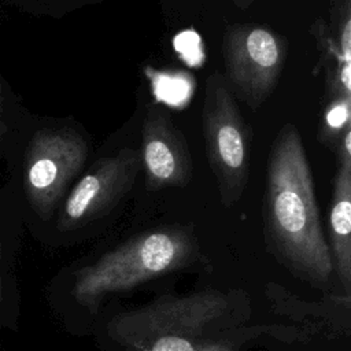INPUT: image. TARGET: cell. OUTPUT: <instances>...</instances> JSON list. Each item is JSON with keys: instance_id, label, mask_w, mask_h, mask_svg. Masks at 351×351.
<instances>
[{"instance_id": "1", "label": "cell", "mask_w": 351, "mask_h": 351, "mask_svg": "<svg viewBox=\"0 0 351 351\" xmlns=\"http://www.w3.org/2000/svg\"><path fill=\"white\" fill-rule=\"evenodd\" d=\"M265 230L274 252L299 277L326 285L335 271L298 128L285 123L271 144L263 197Z\"/></svg>"}, {"instance_id": "2", "label": "cell", "mask_w": 351, "mask_h": 351, "mask_svg": "<svg viewBox=\"0 0 351 351\" xmlns=\"http://www.w3.org/2000/svg\"><path fill=\"white\" fill-rule=\"evenodd\" d=\"M234 311L229 292L162 295L114 315L107 332L125 351H239L241 319Z\"/></svg>"}, {"instance_id": "3", "label": "cell", "mask_w": 351, "mask_h": 351, "mask_svg": "<svg viewBox=\"0 0 351 351\" xmlns=\"http://www.w3.org/2000/svg\"><path fill=\"white\" fill-rule=\"evenodd\" d=\"M196 248L192 233L182 226L141 232L80 269L71 293L81 306L93 310L110 295L130 291L182 269L191 262Z\"/></svg>"}, {"instance_id": "4", "label": "cell", "mask_w": 351, "mask_h": 351, "mask_svg": "<svg viewBox=\"0 0 351 351\" xmlns=\"http://www.w3.org/2000/svg\"><path fill=\"white\" fill-rule=\"evenodd\" d=\"M202 121L207 160L218 184L219 199L225 207H230L240 200L248 181L251 132L218 71L206 81Z\"/></svg>"}, {"instance_id": "5", "label": "cell", "mask_w": 351, "mask_h": 351, "mask_svg": "<svg viewBox=\"0 0 351 351\" xmlns=\"http://www.w3.org/2000/svg\"><path fill=\"white\" fill-rule=\"evenodd\" d=\"M287 55V38L267 26H228L222 36V77L233 97L250 108H259L274 90Z\"/></svg>"}, {"instance_id": "6", "label": "cell", "mask_w": 351, "mask_h": 351, "mask_svg": "<svg viewBox=\"0 0 351 351\" xmlns=\"http://www.w3.org/2000/svg\"><path fill=\"white\" fill-rule=\"evenodd\" d=\"M88 154L86 140L73 129L36 133L25 160V191L41 218L51 217L66 188L81 171Z\"/></svg>"}, {"instance_id": "7", "label": "cell", "mask_w": 351, "mask_h": 351, "mask_svg": "<svg viewBox=\"0 0 351 351\" xmlns=\"http://www.w3.org/2000/svg\"><path fill=\"white\" fill-rule=\"evenodd\" d=\"M140 170V152L133 148L95 160L70 191L59 215V229H77L108 214L132 189Z\"/></svg>"}, {"instance_id": "8", "label": "cell", "mask_w": 351, "mask_h": 351, "mask_svg": "<svg viewBox=\"0 0 351 351\" xmlns=\"http://www.w3.org/2000/svg\"><path fill=\"white\" fill-rule=\"evenodd\" d=\"M138 152L148 191L185 186L192 180L188 143L160 106L147 108Z\"/></svg>"}, {"instance_id": "9", "label": "cell", "mask_w": 351, "mask_h": 351, "mask_svg": "<svg viewBox=\"0 0 351 351\" xmlns=\"http://www.w3.org/2000/svg\"><path fill=\"white\" fill-rule=\"evenodd\" d=\"M329 251L341 285H351V165H337L329 206Z\"/></svg>"}, {"instance_id": "10", "label": "cell", "mask_w": 351, "mask_h": 351, "mask_svg": "<svg viewBox=\"0 0 351 351\" xmlns=\"http://www.w3.org/2000/svg\"><path fill=\"white\" fill-rule=\"evenodd\" d=\"M348 128H351V97H329L318 132L319 141L333 149Z\"/></svg>"}, {"instance_id": "11", "label": "cell", "mask_w": 351, "mask_h": 351, "mask_svg": "<svg viewBox=\"0 0 351 351\" xmlns=\"http://www.w3.org/2000/svg\"><path fill=\"white\" fill-rule=\"evenodd\" d=\"M329 34L341 55L351 60V0H330Z\"/></svg>"}, {"instance_id": "12", "label": "cell", "mask_w": 351, "mask_h": 351, "mask_svg": "<svg viewBox=\"0 0 351 351\" xmlns=\"http://www.w3.org/2000/svg\"><path fill=\"white\" fill-rule=\"evenodd\" d=\"M234 1V4L237 5V7H247V4L251 1V0H233Z\"/></svg>"}, {"instance_id": "13", "label": "cell", "mask_w": 351, "mask_h": 351, "mask_svg": "<svg viewBox=\"0 0 351 351\" xmlns=\"http://www.w3.org/2000/svg\"><path fill=\"white\" fill-rule=\"evenodd\" d=\"M0 303H1V282H0Z\"/></svg>"}, {"instance_id": "14", "label": "cell", "mask_w": 351, "mask_h": 351, "mask_svg": "<svg viewBox=\"0 0 351 351\" xmlns=\"http://www.w3.org/2000/svg\"><path fill=\"white\" fill-rule=\"evenodd\" d=\"M0 112H1V92H0Z\"/></svg>"}]
</instances>
